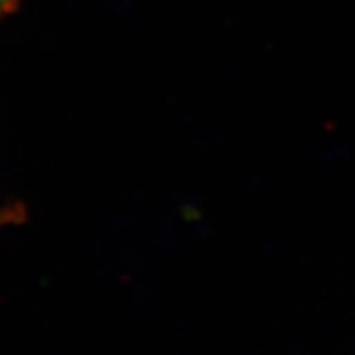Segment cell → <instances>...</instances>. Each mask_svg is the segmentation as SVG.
I'll list each match as a JSON object with an SVG mask.
<instances>
[{"instance_id":"6da1fadb","label":"cell","mask_w":355,"mask_h":355,"mask_svg":"<svg viewBox=\"0 0 355 355\" xmlns=\"http://www.w3.org/2000/svg\"><path fill=\"white\" fill-rule=\"evenodd\" d=\"M24 216H26V211H24V207L19 205V203L0 207V227L20 223L24 220Z\"/></svg>"},{"instance_id":"7a4b0ae2","label":"cell","mask_w":355,"mask_h":355,"mask_svg":"<svg viewBox=\"0 0 355 355\" xmlns=\"http://www.w3.org/2000/svg\"><path fill=\"white\" fill-rule=\"evenodd\" d=\"M20 4H22V0H0V20H4L6 17L15 13Z\"/></svg>"}]
</instances>
